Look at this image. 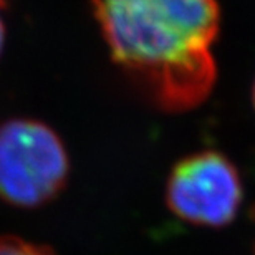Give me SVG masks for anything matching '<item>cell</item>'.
<instances>
[{
	"instance_id": "cell-1",
	"label": "cell",
	"mask_w": 255,
	"mask_h": 255,
	"mask_svg": "<svg viewBox=\"0 0 255 255\" xmlns=\"http://www.w3.org/2000/svg\"><path fill=\"white\" fill-rule=\"evenodd\" d=\"M111 60L161 110L202 103L216 81V0H90Z\"/></svg>"
},
{
	"instance_id": "cell-2",
	"label": "cell",
	"mask_w": 255,
	"mask_h": 255,
	"mask_svg": "<svg viewBox=\"0 0 255 255\" xmlns=\"http://www.w3.org/2000/svg\"><path fill=\"white\" fill-rule=\"evenodd\" d=\"M68 152L48 125L15 118L0 125V199L15 207L43 206L63 191Z\"/></svg>"
},
{
	"instance_id": "cell-3",
	"label": "cell",
	"mask_w": 255,
	"mask_h": 255,
	"mask_svg": "<svg viewBox=\"0 0 255 255\" xmlns=\"http://www.w3.org/2000/svg\"><path fill=\"white\" fill-rule=\"evenodd\" d=\"M166 202L177 217L202 227H224L242 202L237 167L217 151H201L177 162L166 186Z\"/></svg>"
},
{
	"instance_id": "cell-4",
	"label": "cell",
	"mask_w": 255,
	"mask_h": 255,
	"mask_svg": "<svg viewBox=\"0 0 255 255\" xmlns=\"http://www.w3.org/2000/svg\"><path fill=\"white\" fill-rule=\"evenodd\" d=\"M0 255H53L45 247L17 237H0Z\"/></svg>"
},
{
	"instance_id": "cell-5",
	"label": "cell",
	"mask_w": 255,
	"mask_h": 255,
	"mask_svg": "<svg viewBox=\"0 0 255 255\" xmlns=\"http://www.w3.org/2000/svg\"><path fill=\"white\" fill-rule=\"evenodd\" d=\"M3 45H5V25L2 22V18H0V55H2Z\"/></svg>"
},
{
	"instance_id": "cell-6",
	"label": "cell",
	"mask_w": 255,
	"mask_h": 255,
	"mask_svg": "<svg viewBox=\"0 0 255 255\" xmlns=\"http://www.w3.org/2000/svg\"><path fill=\"white\" fill-rule=\"evenodd\" d=\"M7 2H8V0H0V8H5V7H7Z\"/></svg>"
},
{
	"instance_id": "cell-7",
	"label": "cell",
	"mask_w": 255,
	"mask_h": 255,
	"mask_svg": "<svg viewBox=\"0 0 255 255\" xmlns=\"http://www.w3.org/2000/svg\"><path fill=\"white\" fill-rule=\"evenodd\" d=\"M252 95H254V106H255V85H254V93Z\"/></svg>"
}]
</instances>
